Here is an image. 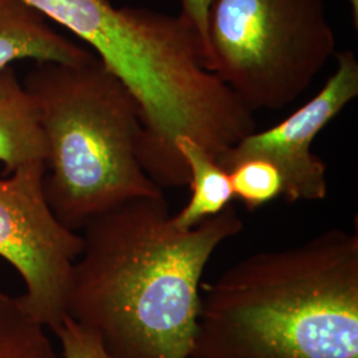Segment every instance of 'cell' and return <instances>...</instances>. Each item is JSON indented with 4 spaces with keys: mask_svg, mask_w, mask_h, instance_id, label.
Instances as JSON below:
<instances>
[{
    "mask_svg": "<svg viewBox=\"0 0 358 358\" xmlns=\"http://www.w3.org/2000/svg\"><path fill=\"white\" fill-rule=\"evenodd\" d=\"M192 358H358V234L256 252L201 291Z\"/></svg>",
    "mask_w": 358,
    "mask_h": 358,
    "instance_id": "obj_2",
    "label": "cell"
},
{
    "mask_svg": "<svg viewBox=\"0 0 358 358\" xmlns=\"http://www.w3.org/2000/svg\"><path fill=\"white\" fill-rule=\"evenodd\" d=\"M242 229L229 206L180 230L165 195L136 198L93 217L81 230L68 316L109 358H192L203 272L217 247Z\"/></svg>",
    "mask_w": 358,
    "mask_h": 358,
    "instance_id": "obj_1",
    "label": "cell"
},
{
    "mask_svg": "<svg viewBox=\"0 0 358 358\" xmlns=\"http://www.w3.org/2000/svg\"><path fill=\"white\" fill-rule=\"evenodd\" d=\"M23 85L48 148L45 196L65 227L77 232L128 201L164 195L138 159V103L96 53L78 63H36Z\"/></svg>",
    "mask_w": 358,
    "mask_h": 358,
    "instance_id": "obj_4",
    "label": "cell"
},
{
    "mask_svg": "<svg viewBox=\"0 0 358 358\" xmlns=\"http://www.w3.org/2000/svg\"><path fill=\"white\" fill-rule=\"evenodd\" d=\"M0 358H60L47 328L28 312L22 296L0 292Z\"/></svg>",
    "mask_w": 358,
    "mask_h": 358,
    "instance_id": "obj_11",
    "label": "cell"
},
{
    "mask_svg": "<svg viewBox=\"0 0 358 358\" xmlns=\"http://www.w3.org/2000/svg\"><path fill=\"white\" fill-rule=\"evenodd\" d=\"M230 173L234 198L255 211L282 195V178L278 167L262 158H248L234 164Z\"/></svg>",
    "mask_w": 358,
    "mask_h": 358,
    "instance_id": "obj_12",
    "label": "cell"
},
{
    "mask_svg": "<svg viewBox=\"0 0 358 358\" xmlns=\"http://www.w3.org/2000/svg\"><path fill=\"white\" fill-rule=\"evenodd\" d=\"M53 333L60 341L63 358H109L100 341L69 316Z\"/></svg>",
    "mask_w": 358,
    "mask_h": 358,
    "instance_id": "obj_13",
    "label": "cell"
},
{
    "mask_svg": "<svg viewBox=\"0 0 358 358\" xmlns=\"http://www.w3.org/2000/svg\"><path fill=\"white\" fill-rule=\"evenodd\" d=\"M176 148L187 167L192 195L186 206L173 215V222L180 230H190L224 211L234 199V192L230 173L201 143L179 136Z\"/></svg>",
    "mask_w": 358,
    "mask_h": 358,
    "instance_id": "obj_10",
    "label": "cell"
},
{
    "mask_svg": "<svg viewBox=\"0 0 358 358\" xmlns=\"http://www.w3.org/2000/svg\"><path fill=\"white\" fill-rule=\"evenodd\" d=\"M179 1H180V15L192 24V28L196 31V34L202 40L206 56H207V65H208V69L211 71V53H210L208 40H207V19H208L210 4L213 0H179Z\"/></svg>",
    "mask_w": 358,
    "mask_h": 358,
    "instance_id": "obj_14",
    "label": "cell"
},
{
    "mask_svg": "<svg viewBox=\"0 0 358 358\" xmlns=\"http://www.w3.org/2000/svg\"><path fill=\"white\" fill-rule=\"evenodd\" d=\"M350 4V10H352V19H353V26L357 29L358 28V0H348Z\"/></svg>",
    "mask_w": 358,
    "mask_h": 358,
    "instance_id": "obj_15",
    "label": "cell"
},
{
    "mask_svg": "<svg viewBox=\"0 0 358 358\" xmlns=\"http://www.w3.org/2000/svg\"><path fill=\"white\" fill-rule=\"evenodd\" d=\"M26 1L84 40L134 96L141 110L138 157L149 171H178L179 136L217 153L244 128L247 109L208 69L202 40L180 13L117 8L109 0Z\"/></svg>",
    "mask_w": 358,
    "mask_h": 358,
    "instance_id": "obj_3",
    "label": "cell"
},
{
    "mask_svg": "<svg viewBox=\"0 0 358 358\" xmlns=\"http://www.w3.org/2000/svg\"><path fill=\"white\" fill-rule=\"evenodd\" d=\"M48 154L36 103L16 76L13 65L0 71V162L4 176Z\"/></svg>",
    "mask_w": 358,
    "mask_h": 358,
    "instance_id": "obj_9",
    "label": "cell"
},
{
    "mask_svg": "<svg viewBox=\"0 0 358 358\" xmlns=\"http://www.w3.org/2000/svg\"><path fill=\"white\" fill-rule=\"evenodd\" d=\"M26 0H0V71L20 60L78 63L94 53L64 38Z\"/></svg>",
    "mask_w": 358,
    "mask_h": 358,
    "instance_id": "obj_8",
    "label": "cell"
},
{
    "mask_svg": "<svg viewBox=\"0 0 358 358\" xmlns=\"http://www.w3.org/2000/svg\"><path fill=\"white\" fill-rule=\"evenodd\" d=\"M211 71L245 109L296 101L336 56L324 0H213Z\"/></svg>",
    "mask_w": 358,
    "mask_h": 358,
    "instance_id": "obj_5",
    "label": "cell"
},
{
    "mask_svg": "<svg viewBox=\"0 0 358 358\" xmlns=\"http://www.w3.org/2000/svg\"><path fill=\"white\" fill-rule=\"evenodd\" d=\"M334 57L337 66L316 96L278 125L244 136L215 158L217 164L229 170L248 158L266 159L280 171L285 202L322 201L328 192L327 164L312 152V145L358 96L356 55L337 52Z\"/></svg>",
    "mask_w": 358,
    "mask_h": 358,
    "instance_id": "obj_7",
    "label": "cell"
},
{
    "mask_svg": "<svg viewBox=\"0 0 358 358\" xmlns=\"http://www.w3.org/2000/svg\"><path fill=\"white\" fill-rule=\"evenodd\" d=\"M45 162L0 178V256L26 285L28 312L52 332L68 316V296L83 236L53 214L44 192Z\"/></svg>",
    "mask_w": 358,
    "mask_h": 358,
    "instance_id": "obj_6",
    "label": "cell"
}]
</instances>
